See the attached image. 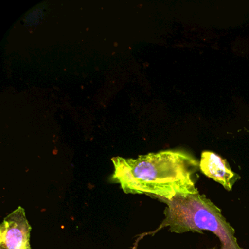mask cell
<instances>
[{
  "label": "cell",
  "mask_w": 249,
  "mask_h": 249,
  "mask_svg": "<svg viewBox=\"0 0 249 249\" xmlns=\"http://www.w3.org/2000/svg\"><path fill=\"white\" fill-rule=\"evenodd\" d=\"M111 180L124 193L145 195L170 200L177 195L198 193L194 176L199 161L180 150H166L141 155L137 159L112 158Z\"/></svg>",
  "instance_id": "obj_1"
},
{
  "label": "cell",
  "mask_w": 249,
  "mask_h": 249,
  "mask_svg": "<svg viewBox=\"0 0 249 249\" xmlns=\"http://www.w3.org/2000/svg\"><path fill=\"white\" fill-rule=\"evenodd\" d=\"M167 205L165 218L160 229L169 227L171 232L213 233L221 243V249H243L239 246L234 228L222 215L221 209L204 195H180L170 200L161 199Z\"/></svg>",
  "instance_id": "obj_2"
},
{
  "label": "cell",
  "mask_w": 249,
  "mask_h": 249,
  "mask_svg": "<svg viewBox=\"0 0 249 249\" xmlns=\"http://www.w3.org/2000/svg\"><path fill=\"white\" fill-rule=\"evenodd\" d=\"M31 231L25 210L18 207L0 225V249H32Z\"/></svg>",
  "instance_id": "obj_3"
},
{
  "label": "cell",
  "mask_w": 249,
  "mask_h": 249,
  "mask_svg": "<svg viewBox=\"0 0 249 249\" xmlns=\"http://www.w3.org/2000/svg\"><path fill=\"white\" fill-rule=\"evenodd\" d=\"M199 170L205 176L221 184L229 192L232 190L233 186L240 178L231 170L227 160L211 151L202 153Z\"/></svg>",
  "instance_id": "obj_4"
}]
</instances>
